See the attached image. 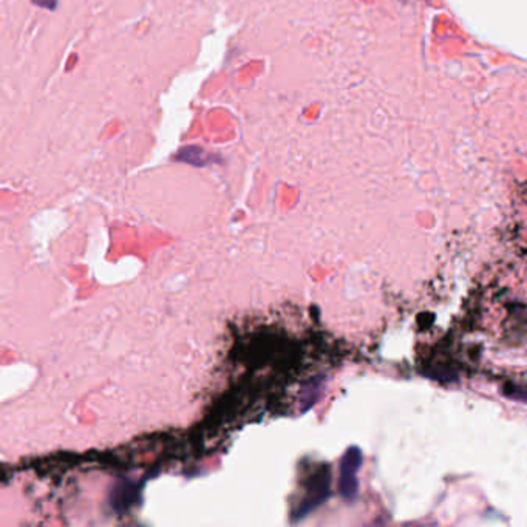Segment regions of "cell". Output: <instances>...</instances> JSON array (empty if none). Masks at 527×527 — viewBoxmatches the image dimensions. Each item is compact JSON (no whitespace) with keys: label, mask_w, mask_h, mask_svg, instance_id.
Returning a JSON list of instances; mask_svg holds the SVG:
<instances>
[{"label":"cell","mask_w":527,"mask_h":527,"mask_svg":"<svg viewBox=\"0 0 527 527\" xmlns=\"http://www.w3.org/2000/svg\"><path fill=\"white\" fill-rule=\"evenodd\" d=\"M331 495V470L328 465H322L314 475L311 476L306 487V495L300 500L296 511L291 513V521L296 523L308 517L316 508L320 507Z\"/></svg>","instance_id":"6da1fadb"},{"label":"cell","mask_w":527,"mask_h":527,"mask_svg":"<svg viewBox=\"0 0 527 527\" xmlns=\"http://www.w3.org/2000/svg\"><path fill=\"white\" fill-rule=\"evenodd\" d=\"M362 450L356 445L348 447L339 464V493L345 501H354L359 493L358 471L362 465Z\"/></svg>","instance_id":"7a4b0ae2"},{"label":"cell","mask_w":527,"mask_h":527,"mask_svg":"<svg viewBox=\"0 0 527 527\" xmlns=\"http://www.w3.org/2000/svg\"><path fill=\"white\" fill-rule=\"evenodd\" d=\"M141 493H143V482L121 478L113 484L110 490L108 504L115 513H126L141 502Z\"/></svg>","instance_id":"3957f363"},{"label":"cell","mask_w":527,"mask_h":527,"mask_svg":"<svg viewBox=\"0 0 527 527\" xmlns=\"http://www.w3.org/2000/svg\"><path fill=\"white\" fill-rule=\"evenodd\" d=\"M323 384H325V377L317 376L314 379H309V381L303 385L302 391H300V403H302L300 412L306 413L308 410H311L316 406V402L322 395Z\"/></svg>","instance_id":"277c9868"},{"label":"cell","mask_w":527,"mask_h":527,"mask_svg":"<svg viewBox=\"0 0 527 527\" xmlns=\"http://www.w3.org/2000/svg\"><path fill=\"white\" fill-rule=\"evenodd\" d=\"M207 156L209 155H206V152L200 149V147H186V149L180 150L178 155H176V159L192 165H206Z\"/></svg>","instance_id":"5b68a950"},{"label":"cell","mask_w":527,"mask_h":527,"mask_svg":"<svg viewBox=\"0 0 527 527\" xmlns=\"http://www.w3.org/2000/svg\"><path fill=\"white\" fill-rule=\"evenodd\" d=\"M504 395L507 397H511V399H515V401H521V402H527V391L524 390H518V388H512L511 391H504Z\"/></svg>","instance_id":"8992f818"},{"label":"cell","mask_w":527,"mask_h":527,"mask_svg":"<svg viewBox=\"0 0 527 527\" xmlns=\"http://www.w3.org/2000/svg\"><path fill=\"white\" fill-rule=\"evenodd\" d=\"M33 2L36 5H39V7H44V8H56V2L58 0H33Z\"/></svg>","instance_id":"52a82bcc"}]
</instances>
